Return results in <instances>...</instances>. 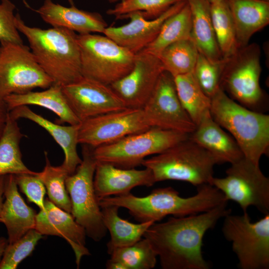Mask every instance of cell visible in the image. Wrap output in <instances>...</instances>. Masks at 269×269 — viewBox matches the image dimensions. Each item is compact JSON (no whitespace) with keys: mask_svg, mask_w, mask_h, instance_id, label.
<instances>
[{"mask_svg":"<svg viewBox=\"0 0 269 269\" xmlns=\"http://www.w3.org/2000/svg\"><path fill=\"white\" fill-rule=\"evenodd\" d=\"M227 202L203 213L171 217L162 223H153L143 237L147 239L163 269H208L202 252L206 232L231 213Z\"/></svg>","mask_w":269,"mask_h":269,"instance_id":"6da1fadb","label":"cell"},{"mask_svg":"<svg viewBox=\"0 0 269 269\" xmlns=\"http://www.w3.org/2000/svg\"><path fill=\"white\" fill-rule=\"evenodd\" d=\"M223 193L210 184L197 187V192L182 197L171 187L157 188L148 195L137 197L132 193L109 196L99 200L101 208L116 206L128 210L139 223L160 221L167 215L183 217L208 211L226 202Z\"/></svg>","mask_w":269,"mask_h":269,"instance_id":"7a4b0ae2","label":"cell"},{"mask_svg":"<svg viewBox=\"0 0 269 269\" xmlns=\"http://www.w3.org/2000/svg\"><path fill=\"white\" fill-rule=\"evenodd\" d=\"M14 22L27 38L37 61L52 79L61 86L82 77L80 51L75 32L62 27L41 29L26 25L19 13Z\"/></svg>","mask_w":269,"mask_h":269,"instance_id":"3957f363","label":"cell"},{"mask_svg":"<svg viewBox=\"0 0 269 269\" xmlns=\"http://www.w3.org/2000/svg\"><path fill=\"white\" fill-rule=\"evenodd\" d=\"M210 113L227 130L239 145L244 156L259 165L269 153V116L248 109L231 99L221 88L211 98Z\"/></svg>","mask_w":269,"mask_h":269,"instance_id":"277c9868","label":"cell"},{"mask_svg":"<svg viewBox=\"0 0 269 269\" xmlns=\"http://www.w3.org/2000/svg\"><path fill=\"white\" fill-rule=\"evenodd\" d=\"M217 160L189 138L145 158L141 165L152 172L155 182L173 180L198 187L211 184Z\"/></svg>","mask_w":269,"mask_h":269,"instance_id":"5b68a950","label":"cell"},{"mask_svg":"<svg viewBox=\"0 0 269 269\" xmlns=\"http://www.w3.org/2000/svg\"><path fill=\"white\" fill-rule=\"evenodd\" d=\"M189 136L190 134L180 132L151 128L93 148V155L98 162L134 168L148 156L160 153Z\"/></svg>","mask_w":269,"mask_h":269,"instance_id":"8992f818","label":"cell"},{"mask_svg":"<svg viewBox=\"0 0 269 269\" xmlns=\"http://www.w3.org/2000/svg\"><path fill=\"white\" fill-rule=\"evenodd\" d=\"M261 50L256 43L239 48L224 59L220 88L239 104L263 113L265 97L260 84Z\"/></svg>","mask_w":269,"mask_h":269,"instance_id":"52a82bcc","label":"cell"},{"mask_svg":"<svg viewBox=\"0 0 269 269\" xmlns=\"http://www.w3.org/2000/svg\"><path fill=\"white\" fill-rule=\"evenodd\" d=\"M83 145L82 162L74 173L67 176L65 185L71 203V214L87 236L99 242L107 230L94 187L97 161L93 155V147Z\"/></svg>","mask_w":269,"mask_h":269,"instance_id":"ba28073f","label":"cell"},{"mask_svg":"<svg viewBox=\"0 0 269 269\" xmlns=\"http://www.w3.org/2000/svg\"><path fill=\"white\" fill-rule=\"evenodd\" d=\"M82 76L111 85L128 74L135 54L108 37L78 34Z\"/></svg>","mask_w":269,"mask_h":269,"instance_id":"9c48e42d","label":"cell"},{"mask_svg":"<svg viewBox=\"0 0 269 269\" xmlns=\"http://www.w3.org/2000/svg\"><path fill=\"white\" fill-rule=\"evenodd\" d=\"M224 236L232 243L242 269L269 268V214L253 222L247 212L224 217Z\"/></svg>","mask_w":269,"mask_h":269,"instance_id":"30bf717a","label":"cell"},{"mask_svg":"<svg viewBox=\"0 0 269 269\" xmlns=\"http://www.w3.org/2000/svg\"><path fill=\"white\" fill-rule=\"evenodd\" d=\"M225 177L212 178L211 185L217 188L227 201L240 206L243 212L254 206L263 214H269V178L260 165L244 157L231 164Z\"/></svg>","mask_w":269,"mask_h":269,"instance_id":"8fae6325","label":"cell"},{"mask_svg":"<svg viewBox=\"0 0 269 269\" xmlns=\"http://www.w3.org/2000/svg\"><path fill=\"white\" fill-rule=\"evenodd\" d=\"M0 44V98L24 94L36 88L45 89L53 84L29 47L9 42Z\"/></svg>","mask_w":269,"mask_h":269,"instance_id":"7c38bea8","label":"cell"},{"mask_svg":"<svg viewBox=\"0 0 269 269\" xmlns=\"http://www.w3.org/2000/svg\"><path fill=\"white\" fill-rule=\"evenodd\" d=\"M142 110L150 128L190 134L196 127L179 101L174 77L165 71L160 75Z\"/></svg>","mask_w":269,"mask_h":269,"instance_id":"4fadbf2b","label":"cell"},{"mask_svg":"<svg viewBox=\"0 0 269 269\" xmlns=\"http://www.w3.org/2000/svg\"><path fill=\"white\" fill-rule=\"evenodd\" d=\"M150 128L142 108H127L93 117L79 125V143L95 148L140 133Z\"/></svg>","mask_w":269,"mask_h":269,"instance_id":"5bb4252c","label":"cell"},{"mask_svg":"<svg viewBox=\"0 0 269 269\" xmlns=\"http://www.w3.org/2000/svg\"><path fill=\"white\" fill-rule=\"evenodd\" d=\"M62 90L70 107L81 122L128 108L110 85L84 76L62 86Z\"/></svg>","mask_w":269,"mask_h":269,"instance_id":"9a60e30c","label":"cell"},{"mask_svg":"<svg viewBox=\"0 0 269 269\" xmlns=\"http://www.w3.org/2000/svg\"><path fill=\"white\" fill-rule=\"evenodd\" d=\"M164 71L158 56L141 50L135 54L130 72L110 86L128 108H142Z\"/></svg>","mask_w":269,"mask_h":269,"instance_id":"2e32d148","label":"cell"},{"mask_svg":"<svg viewBox=\"0 0 269 269\" xmlns=\"http://www.w3.org/2000/svg\"><path fill=\"white\" fill-rule=\"evenodd\" d=\"M187 0L171 6L159 16L147 19L139 12L130 13L123 18H129L128 23L119 26H108L103 34L120 45L136 54L147 47L157 35L164 21L179 10Z\"/></svg>","mask_w":269,"mask_h":269,"instance_id":"e0dca14e","label":"cell"},{"mask_svg":"<svg viewBox=\"0 0 269 269\" xmlns=\"http://www.w3.org/2000/svg\"><path fill=\"white\" fill-rule=\"evenodd\" d=\"M34 229L42 235L64 238L74 253L77 268L82 258L91 255L86 247L87 235L84 228L71 213L57 207L48 198L45 200L44 209L36 214Z\"/></svg>","mask_w":269,"mask_h":269,"instance_id":"ac0fdd59","label":"cell"},{"mask_svg":"<svg viewBox=\"0 0 269 269\" xmlns=\"http://www.w3.org/2000/svg\"><path fill=\"white\" fill-rule=\"evenodd\" d=\"M155 183L151 171L147 168L141 170L122 168L97 161L94 187L98 201L113 195L128 194L137 186L150 187Z\"/></svg>","mask_w":269,"mask_h":269,"instance_id":"d6986e66","label":"cell"},{"mask_svg":"<svg viewBox=\"0 0 269 269\" xmlns=\"http://www.w3.org/2000/svg\"><path fill=\"white\" fill-rule=\"evenodd\" d=\"M46 23L53 27H62L79 34L103 33L108 25L98 13L80 9L74 5L66 7L52 0H45L35 10Z\"/></svg>","mask_w":269,"mask_h":269,"instance_id":"ffe728a7","label":"cell"},{"mask_svg":"<svg viewBox=\"0 0 269 269\" xmlns=\"http://www.w3.org/2000/svg\"><path fill=\"white\" fill-rule=\"evenodd\" d=\"M189 138L212 154L219 164H232L244 157L237 141L213 120L210 110L204 114Z\"/></svg>","mask_w":269,"mask_h":269,"instance_id":"44dd1931","label":"cell"},{"mask_svg":"<svg viewBox=\"0 0 269 269\" xmlns=\"http://www.w3.org/2000/svg\"><path fill=\"white\" fill-rule=\"evenodd\" d=\"M4 196L5 200L0 215V222L5 225L8 244H11L29 230L34 229L36 213L20 195L13 174L5 176Z\"/></svg>","mask_w":269,"mask_h":269,"instance_id":"7402d4cb","label":"cell"},{"mask_svg":"<svg viewBox=\"0 0 269 269\" xmlns=\"http://www.w3.org/2000/svg\"><path fill=\"white\" fill-rule=\"evenodd\" d=\"M9 115L16 120L20 118L30 120L46 130L64 151L65 158L62 166L69 175L74 173L82 160L77 150L79 125L64 126L54 123L33 112L27 106L13 109L9 111Z\"/></svg>","mask_w":269,"mask_h":269,"instance_id":"603a6c76","label":"cell"},{"mask_svg":"<svg viewBox=\"0 0 269 269\" xmlns=\"http://www.w3.org/2000/svg\"><path fill=\"white\" fill-rule=\"evenodd\" d=\"M235 25L239 48L248 44L254 33L269 23V2L225 0Z\"/></svg>","mask_w":269,"mask_h":269,"instance_id":"cb8c5ba5","label":"cell"},{"mask_svg":"<svg viewBox=\"0 0 269 269\" xmlns=\"http://www.w3.org/2000/svg\"><path fill=\"white\" fill-rule=\"evenodd\" d=\"M9 111L21 106L36 105L55 113L61 123L78 125L80 120L74 113L66 99L62 86L53 84L40 92L30 91L22 94H11L3 99Z\"/></svg>","mask_w":269,"mask_h":269,"instance_id":"d4e9b609","label":"cell"},{"mask_svg":"<svg viewBox=\"0 0 269 269\" xmlns=\"http://www.w3.org/2000/svg\"><path fill=\"white\" fill-rule=\"evenodd\" d=\"M190 6L192 29L191 38L199 53L212 62L224 58L219 49L213 29L210 8L207 0H187Z\"/></svg>","mask_w":269,"mask_h":269,"instance_id":"484cf974","label":"cell"},{"mask_svg":"<svg viewBox=\"0 0 269 269\" xmlns=\"http://www.w3.org/2000/svg\"><path fill=\"white\" fill-rule=\"evenodd\" d=\"M101 208L104 224L110 234V240L107 244V251L110 254L117 248L127 247L135 243L141 238L152 221L133 223L119 216V207L108 206Z\"/></svg>","mask_w":269,"mask_h":269,"instance_id":"4316f807","label":"cell"},{"mask_svg":"<svg viewBox=\"0 0 269 269\" xmlns=\"http://www.w3.org/2000/svg\"><path fill=\"white\" fill-rule=\"evenodd\" d=\"M24 134L21 132L17 120L9 115L0 138V176L9 174H36L23 163L20 142Z\"/></svg>","mask_w":269,"mask_h":269,"instance_id":"83f0119b","label":"cell"},{"mask_svg":"<svg viewBox=\"0 0 269 269\" xmlns=\"http://www.w3.org/2000/svg\"><path fill=\"white\" fill-rule=\"evenodd\" d=\"M191 13L187 2L162 24L154 40L142 50L157 56L168 45L191 38Z\"/></svg>","mask_w":269,"mask_h":269,"instance_id":"f1b7e54d","label":"cell"},{"mask_svg":"<svg viewBox=\"0 0 269 269\" xmlns=\"http://www.w3.org/2000/svg\"><path fill=\"white\" fill-rule=\"evenodd\" d=\"M174 80L179 101L196 126L210 110L211 99L202 91L192 72L176 76Z\"/></svg>","mask_w":269,"mask_h":269,"instance_id":"f546056e","label":"cell"},{"mask_svg":"<svg viewBox=\"0 0 269 269\" xmlns=\"http://www.w3.org/2000/svg\"><path fill=\"white\" fill-rule=\"evenodd\" d=\"M199 51L191 38L175 42L158 56L165 71L173 77L193 71Z\"/></svg>","mask_w":269,"mask_h":269,"instance_id":"4dcf8cb0","label":"cell"},{"mask_svg":"<svg viewBox=\"0 0 269 269\" xmlns=\"http://www.w3.org/2000/svg\"><path fill=\"white\" fill-rule=\"evenodd\" d=\"M211 17L217 42L224 59L238 48L233 20L225 0H215L210 3Z\"/></svg>","mask_w":269,"mask_h":269,"instance_id":"1f68e13d","label":"cell"},{"mask_svg":"<svg viewBox=\"0 0 269 269\" xmlns=\"http://www.w3.org/2000/svg\"><path fill=\"white\" fill-rule=\"evenodd\" d=\"M44 155L45 165L37 175L46 188L49 200L57 207L71 213V203L65 185L66 179L69 174L62 164L52 165L45 151Z\"/></svg>","mask_w":269,"mask_h":269,"instance_id":"d6a6232c","label":"cell"},{"mask_svg":"<svg viewBox=\"0 0 269 269\" xmlns=\"http://www.w3.org/2000/svg\"><path fill=\"white\" fill-rule=\"evenodd\" d=\"M110 260L120 263L125 269H151L155 267L157 255L148 240L141 238L127 247L114 250Z\"/></svg>","mask_w":269,"mask_h":269,"instance_id":"836d02e7","label":"cell"},{"mask_svg":"<svg viewBox=\"0 0 269 269\" xmlns=\"http://www.w3.org/2000/svg\"><path fill=\"white\" fill-rule=\"evenodd\" d=\"M186 0H122L107 11L108 15L120 19L134 12H139L147 19L156 18L174 4Z\"/></svg>","mask_w":269,"mask_h":269,"instance_id":"e575fe53","label":"cell"},{"mask_svg":"<svg viewBox=\"0 0 269 269\" xmlns=\"http://www.w3.org/2000/svg\"><path fill=\"white\" fill-rule=\"evenodd\" d=\"M43 238V235L32 229L16 241L8 244L0 262V269H16L23 260L31 254Z\"/></svg>","mask_w":269,"mask_h":269,"instance_id":"d590c367","label":"cell"},{"mask_svg":"<svg viewBox=\"0 0 269 269\" xmlns=\"http://www.w3.org/2000/svg\"><path fill=\"white\" fill-rule=\"evenodd\" d=\"M224 63V59L214 62L198 53L192 73L202 91L210 99L220 88Z\"/></svg>","mask_w":269,"mask_h":269,"instance_id":"8d00e7d4","label":"cell"},{"mask_svg":"<svg viewBox=\"0 0 269 269\" xmlns=\"http://www.w3.org/2000/svg\"><path fill=\"white\" fill-rule=\"evenodd\" d=\"M15 5L9 0H1L0 3V42L23 44L15 26L13 12Z\"/></svg>","mask_w":269,"mask_h":269,"instance_id":"74e56055","label":"cell"},{"mask_svg":"<svg viewBox=\"0 0 269 269\" xmlns=\"http://www.w3.org/2000/svg\"><path fill=\"white\" fill-rule=\"evenodd\" d=\"M14 176L17 186L26 195L28 201L36 204L40 210H43L46 190L37 174L23 173Z\"/></svg>","mask_w":269,"mask_h":269,"instance_id":"f35d334b","label":"cell"},{"mask_svg":"<svg viewBox=\"0 0 269 269\" xmlns=\"http://www.w3.org/2000/svg\"><path fill=\"white\" fill-rule=\"evenodd\" d=\"M9 113L4 100L0 97V138L1 136Z\"/></svg>","mask_w":269,"mask_h":269,"instance_id":"ab89813d","label":"cell"},{"mask_svg":"<svg viewBox=\"0 0 269 269\" xmlns=\"http://www.w3.org/2000/svg\"><path fill=\"white\" fill-rule=\"evenodd\" d=\"M5 176H0V215L3 204V197L4 196Z\"/></svg>","mask_w":269,"mask_h":269,"instance_id":"60d3db41","label":"cell"},{"mask_svg":"<svg viewBox=\"0 0 269 269\" xmlns=\"http://www.w3.org/2000/svg\"><path fill=\"white\" fill-rule=\"evenodd\" d=\"M8 244V242L7 239L4 237H0V262Z\"/></svg>","mask_w":269,"mask_h":269,"instance_id":"b9f144b4","label":"cell"},{"mask_svg":"<svg viewBox=\"0 0 269 269\" xmlns=\"http://www.w3.org/2000/svg\"><path fill=\"white\" fill-rule=\"evenodd\" d=\"M107 1H108V2H111V3H114V2H119V1H120L121 0H106Z\"/></svg>","mask_w":269,"mask_h":269,"instance_id":"7bdbcfd3","label":"cell"},{"mask_svg":"<svg viewBox=\"0 0 269 269\" xmlns=\"http://www.w3.org/2000/svg\"><path fill=\"white\" fill-rule=\"evenodd\" d=\"M68 1L71 5H74L73 0H68Z\"/></svg>","mask_w":269,"mask_h":269,"instance_id":"ee69618b","label":"cell"},{"mask_svg":"<svg viewBox=\"0 0 269 269\" xmlns=\"http://www.w3.org/2000/svg\"><path fill=\"white\" fill-rule=\"evenodd\" d=\"M207 0L210 3L215 0Z\"/></svg>","mask_w":269,"mask_h":269,"instance_id":"f6af8a7d","label":"cell"},{"mask_svg":"<svg viewBox=\"0 0 269 269\" xmlns=\"http://www.w3.org/2000/svg\"><path fill=\"white\" fill-rule=\"evenodd\" d=\"M1 46H0V54H1Z\"/></svg>","mask_w":269,"mask_h":269,"instance_id":"bcb514c9","label":"cell"},{"mask_svg":"<svg viewBox=\"0 0 269 269\" xmlns=\"http://www.w3.org/2000/svg\"><path fill=\"white\" fill-rule=\"evenodd\" d=\"M265 0V1H269V0Z\"/></svg>","mask_w":269,"mask_h":269,"instance_id":"7dc6e473","label":"cell"}]
</instances>
